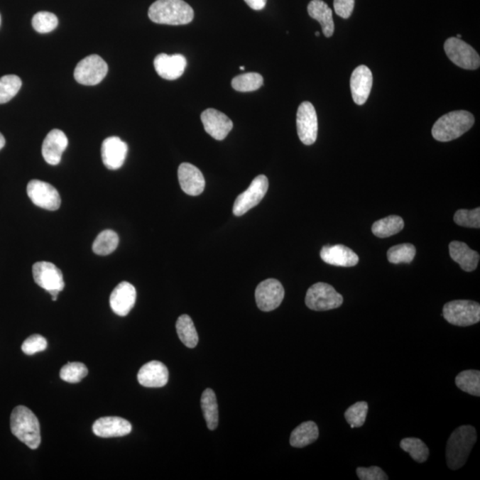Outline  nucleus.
<instances>
[{"label":"nucleus","mask_w":480,"mask_h":480,"mask_svg":"<svg viewBox=\"0 0 480 480\" xmlns=\"http://www.w3.org/2000/svg\"><path fill=\"white\" fill-rule=\"evenodd\" d=\"M168 369L163 363L151 361L141 368L137 379L141 386L144 387L160 388L168 383Z\"/></svg>","instance_id":"22"},{"label":"nucleus","mask_w":480,"mask_h":480,"mask_svg":"<svg viewBox=\"0 0 480 480\" xmlns=\"http://www.w3.org/2000/svg\"><path fill=\"white\" fill-rule=\"evenodd\" d=\"M148 16L155 23L185 26L192 22L194 11L183 0H157L150 6Z\"/></svg>","instance_id":"1"},{"label":"nucleus","mask_w":480,"mask_h":480,"mask_svg":"<svg viewBox=\"0 0 480 480\" xmlns=\"http://www.w3.org/2000/svg\"><path fill=\"white\" fill-rule=\"evenodd\" d=\"M443 317L448 323L457 327H469L480 321L479 303L469 300H455L446 303Z\"/></svg>","instance_id":"5"},{"label":"nucleus","mask_w":480,"mask_h":480,"mask_svg":"<svg viewBox=\"0 0 480 480\" xmlns=\"http://www.w3.org/2000/svg\"><path fill=\"white\" fill-rule=\"evenodd\" d=\"M476 441L474 427L462 425L451 434L447 440V464L451 469H459L467 462L469 454Z\"/></svg>","instance_id":"2"},{"label":"nucleus","mask_w":480,"mask_h":480,"mask_svg":"<svg viewBox=\"0 0 480 480\" xmlns=\"http://www.w3.org/2000/svg\"><path fill=\"white\" fill-rule=\"evenodd\" d=\"M444 52L452 62L462 69L474 70L479 68V55L474 48L457 38H447Z\"/></svg>","instance_id":"8"},{"label":"nucleus","mask_w":480,"mask_h":480,"mask_svg":"<svg viewBox=\"0 0 480 480\" xmlns=\"http://www.w3.org/2000/svg\"><path fill=\"white\" fill-rule=\"evenodd\" d=\"M180 186L186 194L199 196L204 192L206 181L199 168L190 163H182L178 168Z\"/></svg>","instance_id":"19"},{"label":"nucleus","mask_w":480,"mask_h":480,"mask_svg":"<svg viewBox=\"0 0 480 480\" xmlns=\"http://www.w3.org/2000/svg\"><path fill=\"white\" fill-rule=\"evenodd\" d=\"M454 221L462 227L479 229L480 208H475L473 210H458L454 214Z\"/></svg>","instance_id":"39"},{"label":"nucleus","mask_w":480,"mask_h":480,"mask_svg":"<svg viewBox=\"0 0 480 480\" xmlns=\"http://www.w3.org/2000/svg\"><path fill=\"white\" fill-rule=\"evenodd\" d=\"M309 16L317 21L322 27L324 37L330 38L334 33L333 11L323 0H312L308 5Z\"/></svg>","instance_id":"25"},{"label":"nucleus","mask_w":480,"mask_h":480,"mask_svg":"<svg viewBox=\"0 0 480 480\" xmlns=\"http://www.w3.org/2000/svg\"><path fill=\"white\" fill-rule=\"evenodd\" d=\"M284 296L283 285L275 278L261 282L256 288V303L262 312H268L276 310L283 302Z\"/></svg>","instance_id":"13"},{"label":"nucleus","mask_w":480,"mask_h":480,"mask_svg":"<svg viewBox=\"0 0 480 480\" xmlns=\"http://www.w3.org/2000/svg\"><path fill=\"white\" fill-rule=\"evenodd\" d=\"M0 24H1V16H0Z\"/></svg>","instance_id":"48"},{"label":"nucleus","mask_w":480,"mask_h":480,"mask_svg":"<svg viewBox=\"0 0 480 480\" xmlns=\"http://www.w3.org/2000/svg\"><path fill=\"white\" fill-rule=\"evenodd\" d=\"M416 249L412 244H400L393 246L387 253L391 263H410L414 260Z\"/></svg>","instance_id":"35"},{"label":"nucleus","mask_w":480,"mask_h":480,"mask_svg":"<svg viewBox=\"0 0 480 480\" xmlns=\"http://www.w3.org/2000/svg\"><path fill=\"white\" fill-rule=\"evenodd\" d=\"M356 475L360 480H387L389 479L386 472L377 466L369 468L359 467L356 469Z\"/></svg>","instance_id":"41"},{"label":"nucleus","mask_w":480,"mask_h":480,"mask_svg":"<svg viewBox=\"0 0 480 480\" xmlns=\"http://www.w3.org/2000/svg\"><path fill=\"white\" fill-rule=\"evenodd\" d=\"M58 26V16L49 12H38L33 16V26L37 33H49Z\"/></svg>","instance_id":"38"},{"label":"nucleus","mask_w":480,"mask_h":480,"mask_svg":"<svg viewBox=\"0 0 480 480\" xmlns=\"http://www.w3.org/2000/svg\"><path fill=\"white\" fill-rule=\"evenodd\" d=\"M128 151V144L119 137H108L102 144V158L105 167L111 170L121 168L125 163Z\"/></svg>","instance_id":"16"},{"label":"nucleus","mask_w":480,"mask_h":480,"mask_svg":"<svg viewBox=\"0 0 480 480\" xmlns=\"http://www.w3.org/2000/svg\"><path fill=\"white\" fill-rule=\"evenodd\" d=\"M136 301V288L126 281L116 285L109 296V305L111 310L120 317L128 315L135 306Z\"/></svg>","instance_id":"15"},{"label":"nucleus","mask_w":480,"mask_h":480,"mask_svg":"<svg viewBox=\"0 0 480 480\" xmlns=\"http://www.w3.org/2000/svg\"><path fill=\"white\" fill-rule=\"evenodd\" d=\"M319 427L312 421L302 422L293 430L290 436L292 447L302 448L315 442L319 439Z\"/></svg>","instance_id":"26"},{"label":"nucleus","mask_w":480,"mask_h":480,"mask_svg":"<svg viewBox=\"0 0 480 480\" xmlns=\"http://www.w3.org/2000/svg\"><path fill=\"white\" fill-rule=\"evenodd\" d=\"M263 84V77L259 73L249 72L241 74L234 77L231 81V86L236 91L253 92L258 90Z\"/></svg>","instance_id":"32"},{"label":"nucleus","mask_w":480,"mask_h":480,"mask_svg":"<svg viewBox=\"0 0 480 480\" xmlns=\"http://www.w3.org/2000/svg\"><path fill=\"white\" fill-rule=\"evenodd\" d=\"M320 257L324 263L334 266L353 267L359 263L356 253L344 245L324 246Z\"/></svg>","instance_id":"23"},{"label":"nucleus","mask_w":480,"mask_h":480,"mask_svg":"<svg viewBox=\"0 0 480 480\" xmlns=\"http://www.w3.org/2000/svg\"><path fill=\"white\" fill-rule=\"evenodd\" d=\"M119 239L118 234L111 229L102 231L95 239L93 251L98 256H108L118 248Z\"/></svg>","instance_id":"31"},{"label":"nucleus","mask_w":480,"mask_h":480,"mask_svg":"<svg viewBox=\"0 0 480 480\" xmlns=\"http://www.w3.org/2000/svg\"><path fill=\"white\" fill-rule=\"evenodd\" d=\"M35 282L52 295L53 301L58 300L60 292L65 287L62 273L58 267L49 262H38L33 267Z\"/></svg>","instance_id":"7"},{"label":"nucleus","mask_w":480,"mask_h":480,"mask_svg":"<svg viewBox=\"0 0 480 480\" xmlns=\"http://www.w3.org/2000/svg\"><path fill=\"white\" fill-rule=\"evenodd\" d=\"M175 327L180 340L182 344L186 347L195 348L197 344H199V335H197L192 317L185 315V314L180 316Z\"/></svg>","instance_id":"29"},{"label":"nucleus","mask_w":480,"mask_h":480,"mask_svg":"<svg viewBox=\"0 0 480 480\" xmlns=\"http://www.w3.org/2000/svg\"><path fill=\"white\" fill-rule=\"evenodd\" d=\"M369 412V404L365 401L356 402L346 410L344 418L351 428H359L364 425Z\"/></svg>","instance_id":"36"},{"label":"nucleus","mask_w":480,"mask_h":480,"mask_svg":"<svg viewBox=\"0 0 480 480\" xmlns=\"http://www.w3.org/2000/svg\"><path fill=\"white\" fill-rule=\"evenodd\" d=\"M296 126L300 140L305 146L316 142L319 124L315 108L310 102H303L299 106L296 115Z\"/></svg>","instance_id":"11"},{"label":"nucleus","mask_w":480,"mask_h":480,"mask_svg":"<svg viewBox=\"0 0 480 480\" xmlns=\"http://www.w3.org/2000/svg\"><path fill=\"white\" fill-rule=\"evenodd\" d=\"M269 189V181L266 175H260L253 180L251 185L244 192L236 197L233 204V214L236 217L248 213L263 200Z\"/></svg>","instance_id":"10"},{"label":"nucleus","mask_w":480,"mask_h":480,"mask_svg":"<svg viewBox=\"0 0 480 480\" xmlns=\"http://www.w3.org/2000/svg\"><path fill=\"white\" fill-rule=\"evenodd\" d=\"M48 348L47 339L40 334H33L23 342L22 351L26 355H34L38 352L44 351Z\"/></svg>","instance_id":"40"},{"label":"nucleus","mask_w":480,"mask_h":480,"mask_svg":"<svg viewBox=\"0 0 480 480\" xmlns=\"http://www.w3.org/2000/svg\"><path fill=\"white\" fill-rule=\"evenodd\" d=\"M373 86V74L366 65H360L353 70L351 77V91L356 104L363 105L368 101Z\"/></svg>","instance_id":"17"},{"label":"nucleus","mask_w":480,"mask_h":480,"mask_svg":"<svg viewBox=\"0 0 480 480\" xmlns=\"http://www.w3.org/2000/svg\"><path fill=\"white\" fill-rule=\"evenodd\" d=\"M315 35H316L317 37V36H320V33H319V31H316Z\"/></svg>","instance_id":"46"},{"label":"nucleus","mask_w":480,"mask_h":480,"mask_svg":"<svg viewBox=\"0 0 480 480\" xmlns=\"http://www.w3.org/2000/svg\"><path fill=\"white\" fill-rule=\"evenodd\" d=\"M344 302L342 295L331 285L319 282L307 291L305 303L309 309L316 312H324L339 308Z\"/></svg>","instance_id":"6"},{"label":"nucleus","mask_w":480,"mask_h":480,"mask_svg":"<svg viewBox=\"0 0 480 480\" xmlns=\"http://www.w3.org/2000/svg\"><path fill=\"white\" fill-rule=\"evenodd\" d=\"M455 384L464 393L472 396H480V372L478 370H465L455 377Z\"/></svg>","instance_id":"30"},{"label":"nucleus","mask_w":480,"mask_h":480,"mask_svg":"<svg viewBox=\"0 0 480 480\" xmlns=\"http://www.w3.org/2000/svg\"><path fill=\"white\" fill-rule=\"evenodd\" d=\"M245 2L252 9L259 11L266 8L267 0H245Z\"/></svg>","instance_id":"43"},{"label":"nucleus","mask_w":480,"mask_h":480,"mask_svg":"<svg viewBox=\"0 0 480 480\" xmlns=\"http://www.w3.org/2000/svg\"><path fill=\"white\" fill-rule=\"evenodd\" d=\"M5 144H6L5 137L3 136L1 133H0V151H1L3 148H4Z\"/></svg>","instance_id":"44"},{"label":"nucleus","mask_w":480,"mask_h":480,"mask_svg":"<svg viewBox=\"0 0 480 480\" xmlns=\"http://www.w3.org/2000/svg\"><path fill=\"white\" fill-rule=\"evenodd\" d=\"M474 116L466 111H454L441 116L433 125V138L439 142H450L464 135L474 125Z\"/></svg>","instance_id":"4"},{"label":"nucleus","mask_w":480,"mask_h":480,"mask_svg":"<svg viewBox=\"0 0 480 480\" xmlns=\"http://www.w3.org/2000/svg\"><path fill=\"white\" fill-rule=\"evenodd\" d=\"M201 408H202L204 418L206 420L208 429L211 430L217 429L219 411L217 396L213 390L204 391L202 397H201Z\"/></svg>","instance_id":"27"},{"label":"nucleus","mask_w":480,"mask_h":480,"mask_svg":"<svg viewBox=\"0 0 480 480\" xmlns=\"http://www.w3.org/2000/svg\"><path fill=\"white\" fill-rule=\"evenodd\" d=\"M22 87V80L16 75L0 77V104H6L16 97Z\"/></svg>","instance_id":"34"},{"label":"nucleus","mask_w":480,"mask_h":480,"mask_svg":"<svg viewBox=\"0 0 480 480\" xmlns=\"http://www.w3.org/2000/svg\"><path fill=\"white\" fill-rule=\"evenodd\" d=\"M451 258L461 266L462 269L471 273L475 271L479 262L478 252L473 251L464 242L453 241L449 245Z\"/></svg>","instance_id":"24"},{"label":"nucleus","mask_w":480,"mask_h":480,"mask_svg":"<svg viewBox=\"0 0 480 480\" xmlns=\"http://www.w3.org/2000/svg\"><path fill=\"white\" fill-rule=\"evenodd\" d=\"M457 38H462V36H461V35H460V34H458V35H457Z\"/></svg>","instance_id":"47"},{"label":"nucleus","mask_w":480,"mask_h":480,"mask_svg":"<svg viewBox=\"0 0 480 480\" xmlns=\"http://www.w3.org/2000/svg\"><path fill=\"white\" fill-rule=\"evenodd\" d=\"M404 226L403 219L398 215H391L376 222L372 226V231L378 238L386 239L400 232Z\"/></svg>","instance_id":"28"},{"label":"nucleus","mask_w":480,"mask_h":480,"mask_svg":"<svg viewBox=\"0 0 480 480\" xmlns=\"http://www.w3.org/2000/svg\"><path fill=\"white\" fill-rule=\"evenodd\" d=\"M187 61L179 54L168 55L160 54L154 59V67L158 76L167 80H175L185 72Z\"/></svg>","instance_id":"18"},{"label":"nucleus","mask_w":480,"mask_h":480,"mask_svg":"<svg viewBox=\"0 0 480 480\" xmlns=\"http://www.w3.org/2000/svg\"><path fill=\"white\" fill-rule=\"evenodd\" d=\"M400 447L407 452L415 462L422 464L429 458V448L421 440L416 437H405L401 440Z\"/></svg>","instance_id":"33"},{"label":"nucleus","mask_w":480,"mask_h":480,"mask_svg":"<svg viewBox=\"0 0 480 480\" xmlns=\"http://www.w3.org/2000/svg\"><path fill=\"white\" fill-rule=\"evenodd\" d=\"M27 194L37 207L49 211L59 209L62 200L58 190L48 182L33 180L27 186Z\"/></svg>","instance_id":"12"},{"label":"nucleus","mask_w":480,"mask_h":480,"mask_svg":"<svg viewBox=\"0 0 480 480\" xmlns=\"http://www.w3.org/2000/svg\"><path fill=\"white\" fill-rule=\"evenodd\" d=\"M108 73L107 63L97 55L81 60L74 70V77L84 86H95L104 80Z\"/></svg>","instance_id":"9"},{"label":"nucleus","mask_w":480,"mask_h":480,"mask_svg":"<svg viewBox=\"0 0 480 480\" xmlns=\"http://www.w3.org/2000/svg\"><path fill=\"white\" fill-rule=\"evenodd\" d=\"M68 143V138L61 130L54 129L49 132L42 146V155L45 162L52 165H58Z\"/></svg>","instance_id":"20"},{"label":"nucleus","mask_w":480,"mask_h":480,"mask_svg":"<svg viewBox=\"0 0 480 480\" xmlns=\"http://www.w3.org/2000/svg\"><path fill=\"white\" fill-rule=\"evenodd\" d=\"M239 69L241 70H245V67H244V66H241V67H240Z\"/></svg>","instance_id":"45"},{"label":"nucleus","mask_w":480,"mask_h":480,"mask_svg":"<svg viewBox=\"0 0 480 480\" xmlns=\"http://www.w3.org/2000/svg\"><path fill=\"white\" fill-rule=\"evenodd\" d=\"M204 129L210 136L217 141L227 137L233 129V122L224 113L214 109H207L201 114Z\"/></svg>","instance_id":"14"},{"label":"nucleus","mask_w":480,"mask_h":480,"mask_svg":"<svg viewBox=\"0 0 480 480\" xmlns=\"http://www.w3.org/2000/svg\"><path fill=\"white\" fill-rule=\"evenodd\" d=\"M10 426L13 435L29 447L37 449L41 443L40 425L37 416L24 405L13 409L10 418Z\"/></svg>","instance_id":"3"},{"label":"nucleus","mask_w":480,"mask_h":480,"mask_svg":"<svg viewBox=\"0 0 480 480\" xmlns=\"http://www.w3.org/2000/svg\"><path fill=\"white\" fill-rule=\"evenodd\" d=\"M355 0H334V12L338 16L348 19L354 10Z\"/></svg>","instance_id":"42"},{"label":"nucleus","mask_w":480,"mask_h":480,"mask_svg":"<svg viewBox=\"0 0 480 480\" xmlns=\"http://www.w3.org/2000/svg\"><path fill=\"white\" fill-rule=\"evenodd\" d=\"M132 425L126 419L108 416L97 420L93 425V432L101 437H116L129 435Z\"/></svg>","instance_id":"21"},{"label":"nucleus","mask_w":480,"mask_h":480,"mask_svg":"<svg viewBox=\"0 0 480 480\" xmlns=\"http://www.w3.org/2000/svg\"><path fill=\"white\" fill-rule=\"evenodd\" d=\"M88 369L83 363L72 362L63 366L60 371V377L65 382L77 383L87 376Z\"/></svg>","instance_id":"37"}]
</instances>
